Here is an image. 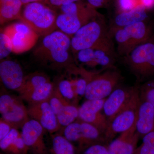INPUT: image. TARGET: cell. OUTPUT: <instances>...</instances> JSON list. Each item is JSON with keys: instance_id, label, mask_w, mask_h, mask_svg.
<instances>
[{"instance_id": "1", "label": "cell", "mask_w": 154, "mask_h": 154, "mask_svg": "<svg viewBox=\"0 0 154 154\" xmlns=\"http://www.w3.org/2000/svg\"><path fill=\"white\" fill-rule=\"evenodd\" d=\"M71 52V37L56 30L44 36L33 54L42 66L77 75L80 67L76 65Z\"/></svg>"}, {"instance_id": "2", "label": "cell", "mask_w": 154, "mask_h": 154, "mask_svg": "<svg viewBox=\"0 0 154 154\" xmlns=\"http://www.w3.org/2000/svg\"><path fill=\"white\" fill-rule=\"evenodd\" d=\"M113 37L102 14L83 26L72 36V52L92 48L102 50L116 57Z\"/></svg>"}, {"instance_id": "3", "label": "cell", "mask_w": 154, "mask_h": 154, "mask_svg": "<svg viewBox=\"0 0 154 154\" xmlns=\"http://www.w3.org/2000/svg\"><path fill=\"white\" fill-rule=\"evenodd\" d=\"M79 74L88 81L85 95L87 100L105 99L118 88L122 79L115 68L106 69L105 71L93 72L81 67Z\"/></svg>"}, {"instance_id": "4", "label": "cell", "mask_w": 154, "mask_h": 154, "mask_svg": "<svg viewBox=\"0 0 154 154\" xmlns=\"http://www.w3.org/2000/svg\"><path fill=\"white\" fill-rule=\"evenodd\" d=\"M57 17L55 10L44 3L36 2L24 5L20 21L38 36H44L57 30Z\"/></svg>"}, {"instance_id": "5", "label": "cell", "mask_w": 154, "mask_h": 154, "mask_svg": "<svg viewBox=\"0 0 154 154\" xmlns=\"http://www.w3.org/2000/svg\"><path fill=\"white\" fill-rule=\"evenodd\" d=\"M139 88L138 86L133 87L126 103L108 123L105 134L106 141L112 140L116 134L129 129L136 121L140 102Z\"/></svg>"}, {"instance_id": "6", "label": "cell", "mask_w": 154, "mask_h": 154, "mask_svg": "<svg viewBox=\"0 0 154 154\" xmlns=\"http://www.w3.org/2000/svg\"><path fill=\"white\" fill-rule=\"evenodd\" d=\"M101 15L96 9L81 4H75L69 7L65 14L57 15V29L72 36L83 26Z\"/></svg>"}, {"instance_id": "7", "label": "cell", "mask_w": 154, "mask_h": 154, "mask_svg": "<svg viewBox=\"0 0 154 154\" xmlns=\"http://www.w3.org/2000/svg\"><path fill=\"white\" fill-rule=\"evenodd\" d=\"M125 62L139 80L148 79L154 75V40L152 39L135 48Z\"/></svg>"}, {"instance_id": "8", "label": "cell", "mask_w": 154, "mask_h": 154, "mask_svg": "<svg viewBox=\"0 0 154 154\" xmlns=\"http://www.w3.org/2000/svg\"><path fill=\"white\" fill-rule=\"evenodd\" d=\"M63 136L71 142L78 144L82 152L90 146L105 141V136L98 128L80 119L65 128Z\"/></svg>"}, {"instance_id": "9", "label": "cell", "mask_w": 154, "mask_h": 154, "mask_svg": "<svg viewBox=\"0 0 154 154\" xmlns=\"http://www.w3.org/2000/svg\"><path fill=\"white\" fill-rule=\"evenodd\" d=\"M20 96L8 93H1L0 113L2 118L11 125L13 128H22L29 120L28 109Z\"/></svg>"}, {"instance_id": "10", "label": "cell", "mask_w": 154, "mask_h": 154, "mask_svg": "<svg viewBox=\"0 0 154 154\" xmlns=\"http://www.w3.org/2000/svg\"><path fill=\"white\" fill-rule=\"evenodd\" d=\"M12 42L13 52H26L36 44L39 36L28 25L20 21L8 26L3 30Z\"/></svg>"}, {"instance_id": "11", "label": "cell", "mask_w": 154, "mask_h": 154, "mask_svg": "<svg viewBox=\"0 0 154 154\" xmlns=\"http://www.w3.org/2000/svg\"><path fill=\"white\" fill-rule=\"evenodd\" d=\"M105 99L87 100L79 107V119L94 125L104 136L108 125V119L101 113Z\"/></svg>"}, {"instance_id": "12", "label": "cell", "mask_w": 154, "mask_h": 154, "mask_svg": "<svg viewBox=\"0 0 154 154\" xmlns=\"http://www.w3.org/2000/svg\"><path fill=\"white\" fill-rule=\"evenodd\" d=\"M45 131L38 122L32 119L22 127L21 136L25 145L33 154H48L44 140Z\"/></svg>"}, {"instance_id": "13", "label": "cell", "mask_w": 154, "mask_h": 154, "mask_svg": "<svg viewBox=\"0 0 154 154\" xmlns=\"http://www.w3.org/2000/svg\"><path fill=\"white\" fill-rule=\"evenodd\" d=\"M29 117L38 122L51 134L60 129L56 115L48 101L32 105L27 107Z\"/></svg>"}, {"instance_id": "14", "label": "cell", "mask_w": 154, "mask_h": 154, "mask_svg": "<svg viewBox=\"0 0 154 154\" xmlns=\"http://www.w3.org/2000/svg\"><path fill=\"white\" fill-rule=\"evenodd\" d=\"M25 76L21 66L15 61L2 60L0 63V78L7 89L19 93L25 82Z\"/></svg>"}, {"instance_id": "15", "label": "cell", "mask_w": 154, "mask_h": 154, "mask_svg": "<svg viewBox=\"0 0 154 154\" xmlns=\"http://www.w3.org/2000/svg\"><path fill=\"white\" fill-rule=\"evenodd\" d=\"M136 121L129 129L110 142L107 146L109 154H134L140 137L137 131Z\"/></svg>"}, {"instance_id": "16", "label": "cell", "mask_w": 154, "mask_h": 154, "mask_svg": "<svg viewBox=\"0 0 154 154\" xmlns=\"http://www.w3.org/2000/svg\"><path fill=\"white\" fill-rule=\"evenodd\" d=\"M133 87L129 88H117L105 99L103 110L108 119V123L118 113L132 93Z\"/></svg>"}, {"instance_id": "17", "label": "cell", "mask_w": 154, "mask_h": 154, "mask_svg": "<svg viewBox=\"0 0 154 154\" xmlns=\"http://www.w3.org/2000/svg\"><path fill=\"white\" fill-rule=\"evenodd\" d=\"M136 129L140 137L143 138L154 129V107L149 102L141 99Z\"/></svg>"}, {"instance_id": "18", "label": "cell", "mask_w": 154, "mask_h": 154, "mask_svg": "<svg viewBox=\"0 0 154 154\" xmlns=\"http://www.w3.org/2000/svg\"><path fill=\"white\" fill-rule=\"evenodd\" d=\"M148 11L140 5L127 12H118L109 28H124L137 22L146 21L149 17Z\"/></svg>"}, {"instance_id": "19", "label": "cell", "mask_w": 154, "mask_h": 154, "mask_svg": "<svg viewBox=\"0 0 154 154\" xmlns=\"http://www.w3.org/2000/svg\"><path fill=\"white\" fill-rule=\"evenodd\" d=\"M124 28L134 48L152 39V29L146 21L137 22Z\"/></svg>"}, {"instance_id": "20", "label": "cell", "mask_w": 154, "mask_h": 154, "mask_svg": "<svg viewBox=\"0 0 154 154\" xmlns=\"http://www.w3.org/2000/svg\"><path fill=\"white\" fill-rule=\"evenodd\" d=\"M23 6L21 0H0L1 25L12 20H20Z\"/></svg>"}, {"instance_id": "21", "label": "cell", "mask_w": 154, "mask_h": 154, "mask_svg": "<svg viewBox=\"0 0 154 154\" xmlns=\"http://www.w3.org/2000/svg\"><path fill=\"white\" fill-rule=\"evenodd\" d=\"M54 88V84L50 81L19 96L28 105L36 104L48 100Z\"/></svg>"}, {"instance_id": "22", "label": "cell", "mask_w": 154, "mask_h": 154, "mask_svg": "<svg viewBox=\"0 0 154 154\" xmlns=\"http://www.w3.org/2000/svg\"><path fill=\"white\" fill-rule=\"evenodd\" d=\"M113 38L117 44V51L120 55L126 57L134 49L126 30L124 28H109Z\"/></svg>"}, {"instance_id": "23", "label": "cell", "mask_w": 154, "mask_h": 154, "mask_svg": "<svg viewBox=\"0 0 154 154\" xmlns=\"http://www.w3.org/2000/svg\"><path fill=\"white\" fill-rule=\"evenodd\" d=\"M52 138L51 154H76L74 146L63 135L51 134Z\"/></svg>"}, {"instance_id": "24", "label": "cell", "mask_w": 154, "mask_h": 154, "mask_svg": "<svg viewBox=\"0 0 154 154\" xmlns=\"http://www.w3.org/2000/svg\"><path fill=\"white\" fill-rule=\"evenodd\" d=\"M56 116L60 126L64 128L79 118V108L73 104H68L63 107Z\"/></svg>"}, {"instance_id": "25", "label": "cell", "mask_w": 154, "mask_h": 154, "mask_svg": "<svg viewBox=\"0 0 154 154\" xmlns=\"http://www.w3.org/2000/svg\"><path fill=\"white\" fill-rule=\"evenodd\" d=\"M0 148L5 154H28L29 150L24 143L21 134L11 141L0 143Z\"/></svg>"}, {"instance_id": "26", "label": "cell", "mask_w": 154, "mask_h": 154, "mask_svg": "<svg viewBox=\"0 0 154 154\" xmlns=\"http://www.w3.org/2000/svg\"><path fill=\"white\" fill-rule=\"evenodd\" d=\"M50 81L49 78L42 72H36L27 75L19 94L21 95Z\"/></svg>"}, {"instance_id": "27", "label": "cell", "mask_w": 154, "mask_h": 154, "mask_svg": "<svg viewBox=\"0 0 154 154\" xmlns=\"http://www.w3.org/2000/svg\"><path fill=\"white\" fill-rule=\"evenodd\" d=\"M115 57L110 54L102 50H94V64L95 66H100L105 69L115 68L113 66Z\"/></svg>"}, {"instance_id": "28", "label": "cell", "mask_w": 154, "mask_h": 154, "mask_svg": "<svg viewBox=\"0 0 154 154\" xmlns=\"http://www.w3.org/2000/svg\"><path fill=\"white\" fill-rule=\"evenodd\" d=\"M48 102L56 115L62 110L65 105L71 104L62 96L57 87L54 86V89L51 96L48 99Z\"/></svg>"}, {"instance_id": "29", "label": "cell", "mask_w": 154, "mask_h": 154, "mask_svg": "<svg viewBox=\"0 0 154 154\" xmlns=\"http://www.w3.org/2000/svg\"><path fill=\"white\" fill-rule=\"evenodd\" d=\"M134 154H154V129L143 137L142 143Z\"/></svg>"}, {"instance_id": "30", "label": "cell", "mask_w": 154, "mask_h": 154, "mask_svg": "<svg viewBox=\"0 0 154 154\" xmlns=\"http://www.w3.org/2000/svg\"><path fill=\"white\" fill-rule=\"evenodd\" d=\"M141 100L147 101L154 107V79L145 83L139 88Z\"/></svg>"}, {"instance_id": "31", "label": "cell", "mask_w": 154, "mask_h": 154, "mask_svg": "<svg viewBox=\"0 0 154 154\" xmlns=\"http://www.w3.org/2000/svg\"><path fill=\"white\" fill-rule=\"evenodd\" d=\"M57 88L62 96L70 103L72 100L75 99L70 81L66 79L60 80L58 83Z\"/></svg>"}, {"instance_id": "32", "label": "cell", "mask_w": 154, "mask_h": 154, "mask_svg": "<svg viewBox=\"0 0 154 154\" xmlns=\"http://www.w3.org/2000/svg\"><path fill=\"white\" fill-rule=\"evenodd\" d=\"M13 52L11 38L4 31L1 30L0 33V59L3 60Z\"/></svg>"}, {"instance_id": "33", "label": "cell", "mask_w": 154, "mask_h": 154, "mask_svg": "<svg viewBox=\"0 0 154 154\" xmlns=\"http://www.w3.org/2000/svg\"><path fill=\"white\" fill-rule=\"evenodd\" d=\"M77 59L80 62L87 65L88 66L95 67L94 64V49L86 48L78 51Z\"/></svg>"}, {"instance_id": "34", "label": "cell", "mask_w": 154, "mask_h": 154, "mask_svg": "<svg viewBox=\"0 0 154 154\" xmlns=\"http://www.w3.org/2000/svg\"><path fill=\"white\" fill-rule=\"evenodd\" d=\"M118 12H127L140 6L139 0H116Z\"/></svg>"}, {"instance_id": "35", "label": "cell", "mask_w": 154, "mask_h": 154, "mask_svg": "<svg viewBox=\"0 0 154 154\" xmlns=\"http://www.w3.org/2000/svg\"><path fill=\"white\" fill-rule=\"evenodd\" d=\"M81 154H109L107 147L102 144H96L87 148Z\"/></svg>"}, {"instance_id": "36", "label": "cell", "mask_w": 154, "mask_h": 154, "mask_svg": "<svg viewBox=\"0 0 154 154\" xmlns=\"http://www.w3.org/2000/svg\"><path fill=\"white\" fill-rule=\"evenodd\" d=\"M88 85V81L83 76L76 79V94L77 97L85 96Z\"/></svg>"}, {"instance_id": "37", "label": "cell", "mask_w": 154, "mask_h": 154, "mask_svg": "<svg viewBox=\"0 0 154 154\" xmlns=\"http://www.w3.org/2000/svg\"><path fill=\"white\" fill-rule=\"evenodd\" d=\"M83 0H47L45 4L51 7L53 9H59L61 6L70 3L79 2Z\"/></svg>"}, {"instance_id": "38", "label": "cell", "mask_w": 154, "mask_h": 154, "mask_svg": "<svg viewBox=\"0 0 154 154\" xmlns=\"http://www.w3.org/2000/svg\"><path fill=\"white\" fill-rule=\"evenodd\" d=\"M13 128L5 120L1 117L0 119V140L5 137Z\"/></svg>"}, {"instance_id": "39", "label": "cell", "mask_w": 154, "mask_h": 154, "mask_svg": "<svg viewBox=\"0 0 154 154\" xmlns=\"http://www.w3.org/2000/svg\"><path fill=\"white\" fill-rule=\"evenodd\" d=\"M113 0H86V2L95 9L106 8Z\"/></svg>"}, {"instance_id": "40", "label": "cell", "mask_w": 154, "mask_h": 154, "mask_svg": "<svg viewBox=\"0 0 154 154\" xmlns=\"http://www.w3.org/2000/svg\"><path fill=\"white\" fill-rule=\"evenodd\" d=\"M140 5L143 7L147 11L154 8V0H139Z\"/></svg>"}, {"instance_id": "41", "label": "cell", "mask_w": 154, "mask_h": 154, "mask_svg": "<svg viewBox=\"0 0 154 154\" xmlns=\"http://www.w3.org/2000/svg\"><path fill=\"white\" fill-rule=\"evenodd\" d=\"M22 1L23 5H25L26 4H29V3L36 2H42L45 3L46 2L47 0H21Z\"/></svg>"}, {"instance_id": "42", "label": "cell", "mask_w": 154, "mask_h": 154, "mask_svg": "<svg viewBox=\"0 0 154 154\" xmlns=\"http://www.w3.org/2000/svg\"></svg>"}]
</instances>
